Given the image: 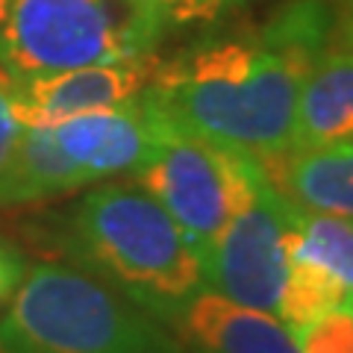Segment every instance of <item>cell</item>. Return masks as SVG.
Returning <instances> with one entry per match:
<instances>
[{
    "label": "cell",
    "instance_id": "1",
    "mask_svg": "<svg viewBox=\"0 0 353 353\" xmlns=\"http://www.w3.org/2000/svg\"><path fill=\"white\" fill-rule=\"evenodd\" d=\"M333 39V0H283L262 27L159 62L145 97L174 130L274 159L289 150L301 85Z\"/></svg>",
    "mask_w": 353,
    "mask_h": 353
},
{
    "label": "cell",
    "instance_id": "2",
    "mask_svg": "<svg viewBox=\"0 0 353 353\" xmlns=\"http://www.w3.org/2000/svg\"><path fill=\"white\" fill-rule=\"evenodd\" d=\"M71 227L92 271L157 321L176 324L206 289L201 256L185 233L136 183H106L83 194Z\"/></svg>",
    "mask_w": 353,
    "mask_h": 353
},
{
    "label": "cell",
    "instance_id": "3",
    "mask_svg": "<svg viewBox=\"0 0 353 353\" xmlns=\"http://www.w3.org/2000/svg\"><path fill=\"white\" fill-rule=\"evenodd\" d=\"M0 353H185L145 309L94 274L27 268L0 318Z\"/></svg>",
    "mask_w": 353,
    "mask_h": 353
},
{
    "label": "cell",
    "instance_id": "4",
    "mask_svg": "<svg viewBox=\"0 0 353 353\" xmlns=\"http://www.w3.org/2000/svg\"><path fill=\"white\" fill-rule=\"evenodd\" d=\"M171 24L157 0H6L0 65L39 77L150 57Z\"/></svg>",
    "mask_w": 353,
    "mask_h": 353
},
{
    "label": "cell",
    "instance_id": "5",
    "mask_svg": "<svg viewBox=\"0 0 353 353\" xmlns=\"http://www.w3.org/2000/svg\"><path fill=\"white\" fill-rule=\"evenodd\" d=\"M265 180L268 174L259 159L174 127L162 132L148 159L132 171V183L176 221L201 265Z\"/></svg>",
    "mask_w": 353,
    "mask_h": 353
},
{
    "label": "cell",
    "instance_id": "6",
    "mask_svg": "<svg viewBox=\"0 0 353 353\" xmlns=\"http://www.w3.org/2000/svg\"><path fill=\"white\" fill-rule=\"evenodd\" d=\"M289 218L292 197L265 180L209 250L203 265L206 289L241 306L277 312L289 259Z\"/></svg>",
    "mask_w": 353,
    "mask_h": 353
},
{
    "label": "cell",
    "instance_id": "7",
    "mask_svg": "<svg viewBox=\"0 0 353 353\" xmlns=\"http://www.w3.org/2000/svg\"><path fill=\"white\" fill-rule=\"evenodd\" d=\"M48 127L85 183L132 174L168 130L145 92L130 103L71 115Z\"/></svg>",
    "mask_w": 353,
    "mask_h": 353
},
{
    "label": "cell",
    "instance_id": "8",
    "mask_svg": "<svg viewBox=\"0 0 353 353\" xmlns=\"http://www.w3.org/2000/svg\"><path fill=\"white\" fill-rule=\"evenodd\" d=\"M159 59L139 57L112 65H88L57 74L18 77L15 80V109L24 127L57 124L71 115L94 112L130 103L150 85Z\"/></svg>",
    "mask_w": 353,
    "mask_h": 353
},
{
    "label": "cell",
    "instance_id": "9",
    "mask_svg": "<svg viewBox=\"0 0 353 353\" xmlns=\"http://www.w3.org/2000/svg\"><path fill=\"white\" fill-rule=\"evenodd\" d=\"M176 327L194 353H301L292 330L274 312L233 303L212 289L192 297Z\"/></svg>",
    "mask_w": 353,
    "mask_h": 353
},
{
    "label": "cell",
    "instance_id": "10",
    "mask_svg": "<svg viewBox=\"0 0 353 353\" xmlns=\"http://www.w3.org/2000/svg\"><path fill=\"white\" fill-rule=\"evenodd\" d=\"M347 139H353V50L333 39L301 85L289 150L327 148Z\"/></svg>",
    "mask_w": 353,
    "mask_h": 353
},
{
    "label": "cell",
    "instance_id": "11",
    "mask_svg": "<svg viewBox=\"0 0 353 353\" xmlns=\"http://www.w3.org/2000/svg\"><path fill=\"white\" fill-rule=\"evenodd\" d=\"M259 165L294 203L315 212L353 218V139L327 148L285 150Z\"/></svg>",
    "mask_w": 353,
    "mask_h": 353
},
{
    "label": "cell",
    "instance_id": "12",
    "mask_svg": "<svg viewBox=\"0 0 353 353\" xmlns=\"http://www.w3.org/2000/svg\"><path fill=\"white\" fill-rule=\"evenodd\" d=\"M85 176L65 157L48 124L21 130L9 159L0 165V206H15L39 197L83 189Z\"/></svg>",
    "mask_w": 353,
    "mask_h": 353
},
{
    "label": "cell",
    "instance_id": "13",
    "mask_svg": "<svg viewBox=\"0 0 353 353\" xmlns=\"http://www.w3.org/2000/svg\"><path fill=\"white\" fill-rule=\"evenodd\" d=\"M289 250L336 277L353 306V218L315 212L292 201Z\"/></svg>",
    "mask_w": 353,
    "mask_h": 353
},
{
    "label": "cell",
    "instance_id": "14",
    "mask_svg": "<svg viewBox=\"0 0 353 353\" xmlns=\"http://www.w3.org/2000/svg\"><path fill=\"white\" fill-rule=\"evenodd\" d=\"M345 301H347V294L336 277H330V274L324 268H318L315 262H309V259L289 250V259H285V280H283L277 312L274 315H277L292 333L297 327L309 324L312 318L341 306Z\"/></svg>",
    "mask_w": 353,
    "mask_h": 353
},
{
    "label": "cell",
    "instance_id": "15",
    "mask_svg": "<svg viewBox=\"0 0 353 353\" xmlns=\"http://www.w3.org/2000/svg\"><path fill=\"white\" fill-rule=\"evenodd\" d=\"M301 353H353V306L341 303L294 330Z\"/></svg>",
    "mask_w": 353,
    "mask_h": 353
},
{
    "label": "cell",
    "instance_id": "16",
    "mask_svg": "<svg viewBox=\"0 0 353 353\" xmlns=\"http://www.w3.org/2000/svg\"><path fill=\"white\" fill-rule=\"evenodd\" d=\"M15 80L18 77L0 65V165L15 150L21 130H24V124L18 118V109H15Z\"/></svg>",
    "mask_w": 353,
    "mask_h": 353
},
{
    "label": "cell",
    "instance_id": "17",
    "mask_svg": "<svg viewBox=\"0 0 353 353\" xmlns=\"http://www.w3.org/2000/svg\"><path fill=\"white\" fill-rule=\"evenodd\" d=\"M27 274V259L15 245L0 239V306L9 303V297L15 294Z\"/></svg>",
    "mask_w": 353,
    "mask_h": 353
},
{
    "label": "cell",
    "instance_id": "18",
    "mask_svg": "<svg viewBox=\"0 0 353 353\" xmlns=\"http://www.w3.org/2000/svg\"><path fill=\"white\" fill-rule=\"evenodd\" d=\"M250 3V0H183L180 18L176 24H206V21H218L221 15L233 12V9Z\"/></svg>",
    "mask_w": 353,
    "mask_h": 353
},
{
    "label": "cell",
    "instance_id": "19",
    "mask_svg": "<svg viewBox=\"0 0 353 353\" xmlns=\"http://www.w3.org/2000/svg\"><path fill=\"white\" fill-rule=\"evenodd\" d=\"M336 41L353 50V0H336Z\"/></svg>",
    "mask_w": 353,
    "mask_h": 353
},
{
    "label": "cell",
    "instance_id": "20",
    "mask_svg": "<svg viewBox=\"0 0 353 353\" xmlns=\"http://www.w3.org/2000/svg\"><path fill=\"white\" fill-rule=\"evenodd\" d=\"M157 3L171 15V21L176 24V18H180V9H183V0H157Z\"/></svg>",
    "mask_w": 353,
    "mask_h": 353
},
{
    "label": "cell",
    "instance_id": "21",
    "mask_svg": "<svg viewBox=\"0 0 353 353\" xmlns=\"http://www.w3.org/2000/svg\"><path fill=\"white\" fill-rule=\"evenodd\" d=\"M3 18H6V0H0V30H3Z\"/></svg>",
    "mask_w": 353,
    "mask_h": 353
}]
</instances>
